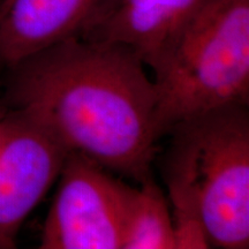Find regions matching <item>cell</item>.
I'll use <instances>...</instances> for the list:
<instances>
[{
  "mask_svg": "<svg viewBox=\"0 0 249 249\" xmlns=\"http://www.w3.org/2000/svg\"><path fill=\"white\" fill-rule=\"evenodd\" d=\"M121 249H176L169 201L152 177L129 188Z\"/></svg>",
  "mask_w": 249,
  "mask_h": 249,
  "instance_id": "ba28073f",
  "label": "cell"
},
{
  "mask_svg": "<svg viewBox=\"0 0 249 249\" xmlns=\"http://www.w3.org/2000/svg\"><path fill=\"white\" fill-rule=\"evenodd\" d=\"M7 71L12 108L42 123L68 150L139 183L152 177L161 138L157 91L135 52L71 38Z\"/></svg>",
  "mask_w": 249,
  "mask_h": 249,
  "instance_id": "6da1fadb",
  "label": "cell"
},
{
  "mask_svg": "<svg viewBox=\"0 0 249 249\" xmlns=\"http://www.w3.org/2000/svg\"><path fill=\"white\" fill-rule=\"evenodd\" d=\"M119 0H0V68L49 46L81 38Z\"/></svg>",
  "mask_w": 249,
  "mask_h": 249,
  "instance_id": "8992f818",
  "label": "cell"
},
{
  "mask_svg": "<svg viewBox=\"0 0 249 249\" xmlns=\"http://www.w3.org/2000/svg\"><path fill=\"white\" fill-rule=\"evenodd\" d=\"M68 154L27 112L12 108L0 119V249L15 247L21 225L57 181Z\"/></svg>",
  "mask_w": 249,
  "mask_h": 249,
  "instance_id": "5b68a950",
  "label": "cell"
},
{
  "mask_svg": "<svg viewBox=\"0 0 249 249\" xmlns=\"http://www.w3.org/2000/svg\"><path fill=\"white\" fill-rule=\"evenodd\" d=\"M0 70H1V68H0Z\"/></svg>",
  "mask_w": 249,
  "mask_h": 249,
  "instance_id": "9c48e42d",
  "label": "cell"
},
{
  "mask_svg": "<svg viewBox=\"0 0 249 249\" xmlns=\"http://www.w3.org/2000/svg\"><path fill=\"white\" fill-rule=\"evenodd\" d=\"M57 181L39 248L121 249L130 186L76 151L67 155Z\"/></svg>",
  "mask_w": 249,
  "mask_h": 249,
  "instance_id": "277c9868",
  "label": "cell"
},
{
  "mask_svg": "<svg viewBox=\"0 0 249 249\" xmlns=\"http://www.w3.org/2000/svg\"><path fill=\"white\" fill-rule=\"evenodd\" d=\"M197 0H119L112 11L81 38L116 43L138 54L148 67L165 40Z\"/></svg>",
  "mask_w": 249,
  "mask_h": 249,
  "instance_id": "52a82bcc",
  "label": "cell"
},
{
  "mask_svg": "<svg viewBox=\"0 0 249 249\" xmlns=\"http://www.w3.org/2000/svg\"><path fill=\"white\" fill-rule=\"evenodd\" d=\"M230 104L170 128L163 178L171 213L197 216L211 248L249 247V111Z\"/></svg>",
  "mask_w": 249,
  "mask_h": 249,
  "instance_id": "7a4b0ae2",
  "label": "cell"
},
{
  "mask_svg": "<svg viewBox=\"0 0 249 249\" xmlns=\"http://www.w3.org/2000/svg\"><path fill=\"white\" fill-rule=\"evenodd\" d=\"M148 67L160 136L202 112L249 105V0H197Z\"/></svg>",
  "mask_w": 249,
  "mask_h": 249,
  "instance_id": "3957f363",
  "label": "cell"
}]
</instances>
